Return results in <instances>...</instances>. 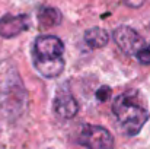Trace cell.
<instances>
[{"label": "cell", "instance_id": "8", "mask_svg": "<svg viewBox=\"0 0 150 149\" xmlns=\"http://www.w3.org/2000/svg\"><path fill=\"white\" fill-rule=\"evenodd\" d=\"M109 41V34L99 26L91 28L85 32V43L91 48H102L108 44Z\"/></svg>", "mask_w": 150, "mask_h": 149}, {"label": "cell", "instance_id": "4", "mask_svg": "<svg viewBox=\"0 0 150 149\" xmlns=\"http://www.w3.org/2000/svg\"><path fill=\"white\" fill-rule=\"evenodd\" d=\"M64 44L58 37L54 35H40L32 48V57L38 58H54V57H63Z\"/></svg>", "mask_w": 150, "mask_h": 149}, {"label": "cell", "instance_id": "11", "mask_svg": "<svg viewBox=\"0 0 150 149\" xmlns=\"http://www.w3.org/2000/svg\"><path fill=\"white\" fill-rule=\"evenodd\" d=\"M109 95H111V89L108 86H102L96 92V98L100 99V101H106V99L109 98Z\"/></svg>", "mask_w": 150, "mask_h": 149}, {"label": "cell", "instance_id": "5", "mask_svg": "<svg viewBox=\"0 0 150 149\" xmlns=\"http://www.w3.org/2000/svg\"><path fill=\"white\" fill-rule=\"evenodd\" d=\"M31 22L26 15H6L0 18V37L12 38L29 28Z\"/></svg>", "mask_w": 150, "mask_h": 149}, {"label": "cell", "instance_id": "12", "mask_svg": "<svg viewBox=\"0 0 150 149\" xmlns=\"http://www.w3.org/2000/svg\"><path fill=\"white\" fill-rule=\"evenodd\" d=\"M122 1L130 7H140L144 3V0H122Z\"/></svg>", "mask_w": 150, "mask_h": 149}, {"label": "cell", "instance_id": "7", "mask_svg": "<svg viewBox=\"0 0 150 149\" xmlns=\"http://www.w3.org/2000/svg\"><path fill=\"white\" fill-rule=\"evenodd\" d=\"M34 67L40 75L44 78H57L63 73L66 61L63 57H54V58H38L32 57Z\"/></svg>", "mask_w": 150, "mask_h": 149}, {"label": "cell", "instance_id": "10", "mask_svg": "<svg viewBox=\"0 0 150 149\" xmlns=\"http://www.w3.org/2000/svg\"><path fill=\"white\" fill-rule=\"evenodd\" d=\"M136 58L139 60V63L142 64H150V43H144L143 47L136 53Z\"/></svg>", "mask_w": 150, "mask_h": 149}, {"label": "cell", "instance_id": "2", "mask_svg": "<svg viewBox=\"0 0 150 149\" xmlns=\"http://www.w3.org/2000/svg\"><path fill=\"white\" fill-rule=\"evenodd\" d=\"M77 142L86 149H112L114 138L108 129L102 126L88 124L82 129Z\"/></svg>", "mask_w": 150, "mask_h": 149}, {"label": "cell", "instance_id": "3", "mask_svg": "<svg viewBox=\"0 0 150 149\" xmlns=\"http://www.w3.org/2000/svg\"><path fill=\"white\" fill-rule=\"evenodd\" d=\"M112 38L115 44L120 47V50L124 51L127 56H136V53L144 44L143 37L127 25H121L115 28L112 32Z\"/></svg>", "mask_w": 150, "mask_h": 149}, {"label": "cell", "instance_id": "6", "mask_svg": "<svg viewBox=\"0 0 150 149\" xmlns=\"http://www.w3.org/2000/svg\"><path fill=\"white\" fill-rule=\"evenodd\" d=\"M52 111L55 113L57 117L69 120L77 114L79 105H77V101L69 91H58L52 99Z\"/></svg>", "mask_w": 150, "mask_h": 149}, {"label": "cell", "instance_id": "9", "mask_svg": "<svg viewBox=\"0 0 150 149\" xmlns=\"http://www.w3.org/2000/svg\"><path fill=\"white\" fill-rule=\"evenodd\" d=\"M61 12L55 7H44L38 12V21L42 28H51L61 22Z\"/></svg>", "mask_w": 150, "mask_h": 149}, {"label": "cell", "instance_id": "1", "mask_svg": "<svg viewBox=\"0 0 150 149\" xmlns=\"http://www.w3.org/2000/svg\"><path fill=\"white\" fill-rule=\"evenodd\" d=\"M112 113L121 130L128 136L139 135L150 117L147 107L136 91L118 95L112 101Z\"/></svg>", "mask_w": 150, "mask_h": 149}]
</instances>
